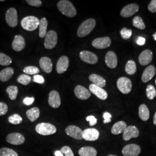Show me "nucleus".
<instances>
[{
	"label": "nucleus",
	"instance_id": "f257e3e1",
	"mask_svg": "<svg viewBox=\"0 0 156 156\" xmlns=\"http://www.w3.org/2000/svg\"><path fill=\"white\" fill-rule=\"evenodd\" d=\"M57 8L63 15L69 17H73L77 14L74 6L69 1L61 0L57 3Z\"/></svg>",
	"mask_w": 156,
	"mask_h": 156
},
{
	"label": "nucleus",
	"instance_id": "f03ea898",
	"mask_svg": "<svg viewBox=\"0 0 156 156\" xmlns=\"http://www.w3.org/2000/svg\"><path fill=\"white\" fill-rule=\"evenodd\" d=\"M96 21L94 19H89L82 23L78 29L79 37L82 38L88 35L95 28Z\"/></svg>",
	"mask_w": 156,
	"mask_h": 156
},
{
	"label": "nucleus",
	"instance_id": "7ed1b4c3",
	"mask_svg": "<svg viewBox=\"0 0 156 156\" xmlns=\"http://www.w3.org/2000/svg\"><path fill=\"white\" fill-rule=\"evenodd\" d=\"M39 20L37 17L33 16L24 17L21 22V26L23 29L33 31L39 27Z\"/></svg>",
	"mask_w": 156,
	"mask_h": 156
},
{
	"label": "nucleus",
	"instance_id": "20e7f679",
	"mask_svg": "<svg viewBox=\"0 0 156 156\" xmlns=\"http://www.w3.org/2000/svg\"><path fill=\"white\" fill-rule=\"evenodd\" d=\"M35 130L37 133L46 136L55 134L57 129L55 126L50 123H41L37 125Z\"/></svg>",
	"mask_w": 156,
	"mask_h": 156
},
{
	"label": "nucleus",
	"instance_id": "39448f33",
	"mask_svg": "<svg viewBox=\"0 0 156 156\" xmlns=\"http://www.w3.org/2000/svg\"><path fill=\"white\" fill-rule=\"evenodd\" d=\"M117 86L122 93L127 94L131 92L132 89V82L131 80L126 77H121L117 81Z\"/></svg>",
	"mask_w": 156,
	"mask_h": 156
},
{
	"label": "nucleus",
	"instance_id": "423d86ee",
	"mask_svg": "<svg viewBox=\"0 0 156 156\" xmlns=\"http://www.w3.org/2000/svg\"><path fill=\"white\" fill-rule=\"evenodd\" d=\"M57 34L56 31L50 30L45 36L44 46L47 49H52L57 44Z\"/></svg>",
	"mask_w": 156,
	"mask_h": 156
},
{
	"label": "nucleus",
	"instance_id": "0eeeda50",
	"mask_svg": "<svg viewBox=\"0 0 156 156\" xmlns=\"http://www.w3.org/2000/svg\"><path fill=\"white\" fill-rule=\"evenodd\" d=\"M6 22L11 27H16L18 24V16L16 9L14 8H9L6 13Z\"/></svg>",
	"mask_w": 156,
	"mask_h": 156
},
{
	"label": "nucleus",
	"instance_id": "6e6552de",
	"mask_svg": "<svg viewBox=\"0 0 156 156\" xmlns=\"http://www.w3.org/2000/svg\"><path fill=\"white\" fill-rule=\"evenodd\" d=\"M140 151V146L136 144H129L123 147L122 154L124 156H138Z\"/></svg>",
	"mask_w": 156,
	"mask_h": 156
},
{
	"label": "nucleus",
	"instance_id": "1a4fd4ad",
	"mask_svg": "<svg viewBox=\"0 0 156 156\" xmlns=\"http://www.w3.org/2000/svg\"><path fill=\"white\" fill-rule=\"evenodd\" d=\"M6 140L8 143L13 145H20L25 141V138L22 134L18 133H13L8 134L6 137Z\"/></svg>",
	"mask_w": 156,
	"mask_h": 156
},
{
	"label": "nucleus",
	"instance_id": "9d476101",
	"mask_svg": "<svg viewBox=\"0 0 156 156\" xmlns=\"http://www.w3.org/2000/svg\"><path fill=\"white\" fill-rule=\"evenodd\" d=\"M111 44V39L108 37L98 38L95 39L92 42V45L96 49H103L110 46Z\"/></svg>",
	"mask_w": 156,
	"mask_h": 156
},
{
	"label": "nucleus",
	"instance_id": "9b49d317",
	"mask_svg": "<svg viewBox=\"0 0 156 156\" xmlns=\"http://www.w3.org/2000/svg\"><path fill=\"white\" fill-rule=\"evenodd\" d=\"M80 58L83 62L90 64H95L98 62V57L89 51L83 50L80 53Z\"/></svg>",
	"mask_w": 156,
	"mask_h": 156
},
{
	"label": "nucleus",
	"instance_id": "f8f14e48",
	"mask_svg": "<svg viewBox=\"0 0 156 156\" xmlns=\"http://www.w3.org/2000/svg\"><path fill=\"white\" fill-rule=\"evenodd\" d=\"M66 134L75 140H81L83 139L82 137V130L75 126H69L66 128Z\"/></svg>",
	"mask_w": 156,
	"mask_h": 156
},
{
	"label": "nucleus",
	"instance_id": "ddd939ff",
	"mask_svg": "<svg viewBox=\"0 0 156 156\" xmlns=\"http://www.w3.org/2000/svg\"><path fill=\"white\" fill-rule=\"evenodd\" d=\"M100 136L99 131L95 128H87L84 129L82 133L83 139L87 141H95Z\"/></svg>",
	"mask_w": 156,
	"mask_h": 156
},
{
	"label": "nucleus",
	"instance_id": "4468645a",
	"mask_svg": "<svg viewBox=\"0 0 156 156\" xmlns=\"http://www.w3.org/2000/svg\"><path fill=\"white\" fill-rule=\"evenodd\" d=\"M140 135V131L135 126H129L126 128L123 133V140L126 141L138 137Z\"/></svg>",
	"mask_w": 156,
	"mask_h": 156
},
{
	"label": "nucleus",
	"instance_id": "2eb2a0df",
	"mask_svg": "<svg viewBox=\"0 0 156 156\" xmlns=\"http://www.w3.org/2000/svg\"><path fill=\"white\" fill-rule=\"evenodd\" d=\"M139 10V6L136 4H131L124 6L120 12L123 17H129L133 16Z\"/></svg>",
	"mask_w": 156,
	"mask_h": 156
},
{
	"label": "nucleus",
	"instance_id": "dca6fc26",
	"mask_svg": "<svg viewBox=\"0 0 156 156\" xmlns=\"http://www.w3.org/2000/svg\"><path fill=\"white\" fill-rule=\"evenodd\" d=\"M74 93L77 98L82 100H87L91 96V93L89 90L81 85L76 86L74 90Z\"/></svg>",
	"mask_w": 156,
	"mask_h": 156
},
{
	"label": "nucleus",
	"instance_id": "f3484780",
	"mask_svg": "<svg viewBox=\"0 0 156 156\" xmlns=\"http://www.w3.org/2000/svg\"><path fill=\"white\" fill-rule=\"evenodd\" d=\"M48 103L51 107L58 108L61 105V98L59 93L55 90H53L49 94Z\"/></svg>",
	"mask_w": 156,
	"mask_h": 156
},
{
	"label": "nucleus",
	"instance_id": "a211bd4d",
	"mask_svg": "<svg viewBox=\"0 0 156 156\" xmlns=\"http://www.w3.org/2000/svg\"><path fill=\"white\" fill-rule=\"evenodd\" d=\"M89 90L90 92L96 95L101 100H105L108 98V93L106 91L95 84H90L89 86Z\"/></svg>",
	"mask_w": 156,
	"mask_h": 156
},
{
	"label": "nucleus",
	"instance_id": "6ab92c4d",
	"mask_svg": "<svg viewBox=\"0 0 156 156\" xmlns=\"http://www.w3.org/2000/svg\"><path fill=\"white\" fill-rule=\"evenodd\" d=\"M12 49L16 51H20L23 50L26 46V42L23 37L20 35H17L13 41Z\"/></svg>",
	"mask_w": 156,
	"mask_h": 156
},
{
	"label": "nucleus",
	"instance_id": "aec40b11",
	"mask_svg": "<svg viewBox=\"0 0 156 156\" xmlns=\"http://www.w3.org/2000/svg\"><path fill=\"white\" fill-rule=\"evenodd\" d=\"M69 66V59L67 56H62L56 65V71L58 73H65L68 68Z\"/></svg>",
	"mask_w": 156,
	"mask_h": 156
},
{
	"label": "nucleus",
	"instance_id": "412c9836",
	"mask_svg": "<svg viewBox=\"0 0 156 156\" xmlns=\"http://www.w3.org/2000/svg\"><path fill=\"white\" fill-rule=\"evenodd\" d=\"M153 53L151 50L146 49L144 50L139 56L138 60L140 64L142 66H147L152 60Z\"/></svg>",
	"mask_w": 156,
	"mask_h": 156
},
{
	"label": "nucleus",
	"instance_id": "4be33fe9",
	"mask_svg": "<svg viewBox=\"0 0 156 156\" xmlns=\"http://www.w3.org/2000/svg\"><path fill=\"white\" fill-rule=\"evenodd\" d=\"M105 61L106 66L109 68L113 69L117 67V57L116 55L112 51H109L106 53Z\"/></svg>",
	"mask_w": 156,
	"mask_h": 156
},
{
	"label": "nucleus",
	"instance_id": "5701e85b",
	"mask_svg": "<svg viewBox=\"0 0 156 156\" xmlns=\"http://www.w3.org/2000/svg\"><path fill=\"white\" fill-rule=\"evenodd\" d=\"M39 65L42 69L47 73H50L52 71L53 64L51 59L47 57H43L39 60Z\"/></svg>",
	"mask_w": 156,
	"mask_h": 156
},
{
	"label": "nucleus",
	"instance_id": "b1692460",
	"mask_svg": "<svg viewBox=\"0 0 156 156\" xmlns=\"http://www.w3.org/2000/svg\"><path fill=\"white\" fill-rule=\"evenodd\" d=\"M156 74V68L153 66H149L144 71L142 76V81L144 83H147L151 80Z\"/></svg>",
	"mask_w": 156,
	"mask_h": 156
},
{
	"label": "nucleus",
	"instance_id": "393cba45",
	"mask_svg": "<svg viewBox=\"0 0 156 156\" xmlns=\"http://www.w3.org/2000/svg\"><path fill=\"white\" fill-rule=\"evenodd\" d=\"M127 127V124L123 121H120L117 123H115L111 129V133L114 135H118V134L123 133L126 128Z\"/></svg>",
	"mask_w": 156,
	"mask_h": 156
},
{
	"label": "nucleus",
	"instance_id": "a878e982",
	"mask_svg": "<svg viewBox=\"0 0 156 156\" xmlns=\"http://www.w3.org/2000/svg\"><path fill=\"white\" fill-rule=\"evenodd\" d=\"M89 80L94 84H95L101 88L105 86L106 85V80H105V79L97 74L93 73L90 75L89 76Z\"/></svg>",
	"mask_w": 156,
	"mask_h": 156
},
{
	"label": "nucleus",
	"instance_id": "bb28decb",
	"mask_svg": "<svg viewBox=\"0 0 156 156\" xmlns=\"http://www.w3.org/2000/svg\"><path fill=\"white\" fill-rule=\"evenodd\" d=\"M14 73V69L12 68H6L0 72V80L2 82L8 81Z\"/></svg>",
	"mask_w": 156,
	"mask_h": 156
},
{
	"label": "nucleus",
	"instance_id": "cd10ccee",
	"mask_svg": "<svg viewBox=\"0 0 156 156\" xmlns=\"http://www.w3.org/2000/svg\"><path fill=\"white\" fill-rule=\"evenodd\" d=\"M78 153L80 156H96L97 154V151L93 147L86 146L80 149Z\"/></svg>",
	"mask_w": 156,
	"mask_h": 156
},
{
	"label": "nucleus",
	"instance_id": "c85d7f7f",
	"mask_svg": "<svg viewBox=\"0 0 156 156\" xmlns=\"http://www.w3.org/2000/svg\"><path fill=\"white\" fill-rule=\"evenodd\" d=\"M26 115L28 119L31 122H34L37 120L40 116V111L39 108L35 107L33 108L26 112Z\"/></svg>",
	"mask_w": 156,
	"mask_h": 156
},
{
	"label": "nucleus",
	"instance_id": "c756f323",
	"mask_svg": "<svg viewBox=\"0 0 156 156\" xmlns=\"http://www.w3.org/2000/svg\"><path fill=\"white\" fill-rule=\"evenodd\" d=\"M139 116L144 122L148 120L149 119L150 112L148 108L145 104H142L139 107Z\"/></svg>",
	"mask_w": 156,
	"mask_h": 156
},
{
	"label": "nucleus",
	"instance_id": "7c9ffc66",
	"mask_svg": "<svg viewBox=\"0 0 156 156\" xmlns=\"http://www.w3.org/2000/svg\"><path fill=\"white\" fill-rule=\"evenodd\" d=\"M48 20L47 19L43 17L39 20V36L41 38H44L47 34V28H48Z\"/></svg>",
	"mask_w": 156,
	"mask_h": 156
},
{
	"label": "nucleus",
	"instance_id": "2f4dec72",
	"mask_svg": "<svg viewBox=\"0 0 156 156\" xmlns=\"http://www.w3.org/2000/svg\"><path fill=\"white\" fill-rule=\"evenodd\" d=\"M125 71L129 75H134L136 71V66L135 62L133 60H129L126 65Z\"/></svg>",
	"mask_w": 156,
	"mask_h": 156
},
{
	"label": "nucleus",
	"instance_id": "473e14b6",
	"mask_svg": "<svg viewBox=\"0 0 156 156\" xmlns=\"http://www.w3.org/2000/svg\"><path fill=\"white\" fill-rule=\"evenodd\" d=\"M6 93L9 95V97L11 100H15L17 98L19 90L16 86H10L6 89Z\"/></svg>",
	"mask_w": 156,
	"mask_h": 156
},
{
	"label": "nucleus",
	"instance_id": "72a5a7b5",
	"mask_svg": "<svg viewBox=\"0 0 156 156\" xmlns=\"http://www.w3.org/2000/svg\"><path fill=\"white\" fill-rule=\"evenodd\" d=\"M133 24L134 27L140 30H144L146 27L145 23L144 22L142 19L140 17L138 16L135 17L133 19Z\"/></svg>",
	"mask_w": 156,
	"mask_h": 156
},
{
	"label": "nucleus",
	"instance_id": "f704fd0d",
	"mask_svg": "<svg viewBox=\"0 0 156 156\" xmlns=\"http://www.w3.org/2000/svg\"><path fill=\"white\" fill-rule=\"evenodd\" d=\"M12 62L11 58L5 54L0 53V65L2 66H8Z\"/></svg>",
	"mask_w": 156,
	"mask_h": 156
},
{
	"label": "nucleus",
	"instance_id": "c9c22d12",
	"mask_svg": "<svg viewBox=\"0 0 156 156\" xmlns=\"http://www.w3.org/2000/svg\"><path fill=\"white\" fill-rule=\"evenodd\" d=\"M146 95L148 99L153 100L156 96V90L153 85H148L146 89Z\"/></svg>",
	"mask_w": 156,
	"mask_h": 156
},
{
	"label": "nucleus",
	"instance_id": "e433bc0d",
	"mask_svg": "<svg viewBox=\"0 0 156 156\" xmlns=\"http://www.w3.org/2000/svg\"><path fill=\"white\" fill-rule=\"evenodd\" d=\"M0 156H19L15 151L8 147L0 149Z\"/></svg>",
	"mask_w": 156,
	"mask_h": 156
},
{
	"label": "nucleus",
	"instance_id": "4c0bfd02",
	"mask_svg": "<svg viewBox=\"0 0 156 156\" xmlns=\"http://www.w3.org/2000/svg\"><path fill=\"white\" fill-rule=\"evenodd\" d=\"M31 77L26 74H22L20 75L17 79V81L19 83L22 84L23 85H28L31 82Z\"/></svg>",
	"mask_w": 156,
	"mask_h": 156
},
{
	"label": "nucleus",
	"instance_id": "58836bf2",
	"mask_svg": "<svg viewBox=\"0 0 156 156\" xmlns=\"http://www.w3.org/2000/svg\"><path fill=\"white\" fill-rule=\"evenodd\" d=\"M22 117L18 114H13L8 118V122L12 124H19L22 122Z\"/></svg>",
	"mask_w": 156,
	"mask_h": 156
},
{
	"label": "nucleus",
	"instance_id": "ea45409f",
	"mask_svg": "<svg viewBox=\"0 0 156 156\" xmlns=\"http://www.w3.org/2000/svg\"><path fill=\"white\" fill-rule=\"evenodd\" d=\"M23 72L27 75H37L39 73V68L34 66H28L25 67L23 69Z\"/></svg>",
	"mask_w": 156,
	"mask_h": 156
},
{
	"label": "nucleus",
	"instance_id": "a19ab883",
	"mask_svg": "<svg viewBox=\"0 0 156 156\" xmlns=\"http://www.w3.org/2000/svg\"><path fill=\"white\" fill-rule=\"evenodd\" d=\"M132 30L127 28H123L120 31V35L122 38L124 39H128L132 35Z\"/></svg>",
	"mask_w": 156,
	"mask_h": 156
},
{
	"label": "nucleus",
	"instance_id": "79ce46f5",
	"mask_svg": "<svg viewBox=\"0 0 156 156\" xmlns=\"http://www.w3.org/2000/svg\"><path fill=\"white\" fill-rule=\"evenodd\" d=\"M60 151L64 154V156H74V154L73 153L72 149L67 146H63L62 147Z\"/></svg>",
	"mask_w": 156,
	"mask_h": 156
},
{
	"label": "nucleus",
	"instance_id": "37998d69",
	"mask_svg": "<svg viewBox=\"0 0 156 156\" xmlns=\"http://www.w3.org/2000/svg\"><path fill=\"white\" fill-rule=\"evenodd\" d=\"M8 111V106L5 103L0 102V116L5 115Z\"/></svg>",
	"mask_w": 156,
	"mask_h": 156
},
{
	"label": "nucleus",
	"instance_id": "c03bdc74",
	"mask_svg": "<svg viewBox=\"0 0 156 156\" xmlns=\"http://www.w3.org/2000/svg\"><path fill=\"white\" fill-rule=\"evenodd\" d=\"M26 2L32 6L39 7L42 5V1L40 0H27Z\"/></svg>",
	"mask_w": 156,
	"mask_h": 156
},
{
	"label": "nucleus",
	"instance_id": "a18cd8bd",
	"mask_svg": "<svg viewBox=\"0 0 156 156\" xmlns=\"http://www.w3.org/2000/svg\"><path fill=\"white\" fill-rule=\"evenodd\" d=\"M33 81L37 83L44 84L45 82V79L42 76L37 74L33 76Z\"/></svg>",
	"mask_w": 156,
	"mask_h": 156
},
{
	"label": "nucleus",
	"instance_id": "49530a36",
	"mask_svg": "<svg viewBox=\"0 0 156 156\" xmlns=\"http://www.w3.org/2000/svg\"><path fill=\"white\" fill-rule=\"evenodd\" d=\"M148 9L151 13L156 12V0L151 1L150 4L148 5Z\"/></svg>",
	"mask_w": 156,
	"mask_h": 156
},
{
	"label": "nucleus",
	"instance_id": "de8ad7c7",
	"mask_svg": "<svg viewBox=\"0 0 156 156\" xmlns=\"http://www.w3.org/2000/svg\"><path fill=\"white\" fill-rule=\"evenodd\" d=\"M86 119L87 122H89L90 126H94L97 122V119L94 116H89Z\"/></svg>",
	"mask_w": 156,
	"mask_h": 156
},
{
	"label": "nucleus",
	"instance_id": "09e8293b",
	"mask_svg": "<svg viewBox=\"0 0 156 156\" xmlns=\"http://www.w3.org/2000/svg\"><path fill=\"white\" fill-rule=\"evenodd\" d=\"M103 117L104 119V123L106 124V123H110L111 122V114L109 113V112H104L103 115Z\"/></svg>",
	"mask_w": 156,
	"mask_h": 156
},
{
	"label": "nucleus",
	"instance_id": "8fccbe9b",
	"mask_svg": "<svg viewBox=\"0 0 156 156\" xmlns=\"http://www.w3.org/2000/svg\"><path fill=\"white\" fill-rule=\"evenodd\" d=\"M34 101H35L34 97H26L23 101V102L24 105L29 106L33 104Z\"/></svg>",
	"mask_w": 156,
	"mask_h": 156
},
{
	"label": "nucleus",
	"instance_id": "3c124183",
	"mask_svg": "<svg viewBox=\"0 0 156 156\" xmlns=\"http://www.w3.org/2000/svg\"><path fill=\"white\" fill-rule=\"evenodd\" d=\"M145 42H146V39L144 37H138L137 39H136L137 44L138 45H140V46L145 45Z\"/></svg>",
	"mask_w": 156,
	"mask_h": 156
},
{
	"label": "nucleus",
	"instance_id": "603ef678",
	"mask_svg": "<svg viewBox=\"0 0 156 156\" xmlns=\"http://www.w3.org/2000/svg\"><path fill=\"white\" fill-rule=\"evenodd\" d=\"M55 156H64L60 151H56L55 152Z\"/></svg>",
	"mask_w": 156,
	"mask_h": 156
},
{
	"label": "nucleus",
	"instance_id": "864d4df0",
	"mask_svg": "<svg viewBox=\"0 0 156 156\" xmlns=\"http://www.w3.org/2000/svg\"><path fill=\"white\" fill-rule=\"evenodd\" d=\"M153 123H154V124L155 126H156V113L154 114V117H153Z\"/></svg>",
	"mask_w": 156,
	"mask_h": 156
},
{
	"label": "nucleus",
	"instance_id": "5fc2aeb1",
	"mask_svg": "<svg viewBox=\"0 0 156 156\" xmlns=\"http://www.w3.org/2000/svg\"><path fill=\"white\" fill-rule=\"evenodd\" d=\"M153 38H154V39L156 41V33L153 34Z\"/></svg>",
	"mask_w": 156,
	"mask_h": 156
},
{
	"label": "nucleus",
	"instance_id": "6e6d98bb",
	"mask_svg": "<svg viewBox=\"0 0 156 156\" xmlns=\"http://www.w3.org/2000/svg\"><path fill=\"white\" fill-rule=\"evenodd\" d=\"M116 156V155H112V154H111V155H109V156Z\"/></svg>",
	"mask_w": 156,
	"mask_h": 156
},
{
	"label": "nucleus",
	"instance_id": "4d7b16f0",
	"mask_svg": "<svg viewBox=\"0 0 156 156\" xmlns=\"http://www.w3.org/2000/svg\"><path fill=\"white\" fill-rule=\"evenodd\" d=\"M0 1H1V2H2V1H4V0H0Z\"/></svg>",
	"mask_w": 156,
	"mask_h": 156
},
{
	"label": "nucleus",
	"instance_id": "13d9d810",
	"mask_svg": "<svg viewBox=\"0 0 156 156\" xmlns=\"http://www.w3.org/2000/svg\"><path fill=\"white\" fill-rule=\"evenodd\" d=\"M155 83H156V81H155Z\"/></svg>",
	"mask_w": 156,
	"mask_h": 156
}]
</instances>
